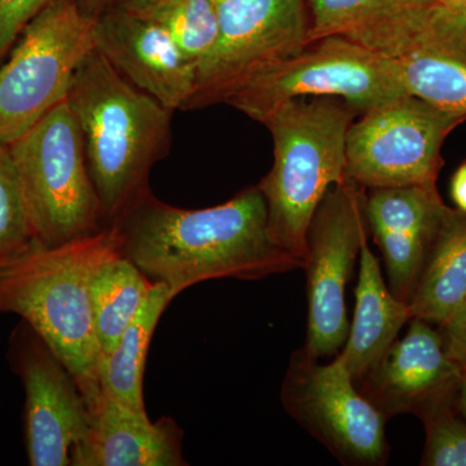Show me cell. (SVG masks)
Instances as JSON below:
<instances>
[{
  "mask_svg": "<svg viewBox=\"0 0 466 466\" xmlns=\"http://www.w3.org/2000/svg\"><path fill=\"white\" fill-rule=\"evenodd\" d=\"M446 401H437L419 413L426 429L422 465L466 466V422L456 417Z\"/></svg>",
  "mask_w": 466,
  "mask_h": 466,
  "instance_id": "cell-26",
  "label": "cell"
},
{
  "mask_svg": "<svg viewBox=\"0 0 466 466\" xmlns=\"http://www.w3.org/2000/svg\"><path fill=\"white\" fill-rule=\"evenodd\" d=\"M173 0H116L115 5L126 9V11L133 12V14L147 15L152 14L156 9L167 5Z\"/></svg>",
  "mask_w": 466,
  "mask_h": 466,
  "instance_id": "cell-30",
  "label": "cell"
},
{
  "mask_svg": "<svg viewBox=\"0 0 466 466\" xmlns=\"http://www.w3.org/2000/svg\"><path fill=\"white\" fill-rule=\"evenodd\" d=\"M8 359L25 390L27 461L70 465V452L90 431V410L75 377L24 320L9 339Z\"/></svg>",
  "mask_w": 466,
  "mask_h": 466,
  "instance_id": "cell-12",
  "label": "cell"
},
{
  "mask_svg": "<svg viewBox=\"0 0 466 466\" xmlns=\"http://www.w3.org/2000/svg\"><path fill=\"white\" fill-rule=\"evenodd\" d=\"M451 198L461 213H466V161L462 162L451 179Z\"/></svg>",
  "mask_w": 466,
  "mask_h": 466,
  "instance_id": "cell-29",
  "label": "cell"
},
{
  "mask_svg": "<svg viewBox=\"0 0 466 466\" xmlns=\"http://www.w3.org/2000/svg\"><path fill=\"white\" fill-rule=\"evenodd\" d=\"M8 148L39 244H66L108 226L66 100Z\"/></svg>",
  "mask_w": 466,
  "mask_h": 466,
  "instance_id": "cell-5",
  "label": "cell"
},
{
  "mask_svg": "<svg viewBox=\"0 0 466 466\" xmlns=\"http://www.w3.org/2000/svg\"><path fill=\"white\" fill-rule=\"evenodd\" d=\"M94 21L76 0H54L21 32L0 66V146L66 100L76 66L95 47Z\"/></svg>",
  "mask_w": 466,
  "mask_h": 466,
  "instance_id": "cell-7",
  "label": "cell"
},
{
  "mask_svg": "<svg viewBox=\"0 0 466 466\" xmlns=\"http://www.w3.org/2000/svg\"><path fill=\"white\" fill-rule=\"evenodd\" d=\"M153 285L121 251L101 263L92 278L91 302L95 330L103 355L116 348L126 328L142 309Z\"/></svg>",
  "mask_w": 466,
  "mask_h": 466,
  "instance_id": "cell-21",
  "label": "cell"
},
{
  "mask_svg": "<svg viewBox=\"0 0 466 466\" xmlns=\"http://www.w3.org/2000/svg\"><path fill=\"white\" fill-rule=\"evenodd\" d=\"M76 2H78L79 7L86 15L95 18L104 9L110 7L113 0H76Z\"/></svg>",
  "mask_w": 466,
  "mask_h": 466,
  "instance_id": "cell-31",
  "label": "cell"
},
{
  "mask_svg": "<svg viewBox=\"0 0 466 466\" xmlns=\"http://www.w3.org/2000/svg\"><path fill=\"white\" fill-rule=\"evenodd\" d=\"M34 242L25 202L8 147L0 146V265Z\"/></svg>",
  "mask_w": 466,
  "mask_h": 466,
  "instance_id": "cell-24",
  "label": "cell"
},
{
  "mask_svg": "<svg viewBox=\"0 0 466 466\" xmlns=\"http://www.w3.org/2000/svg\"><path fill=\"white\" fill-rule=\"evenodd\" d=\"M391 58L407 95L466 119V61L424 51Z\"/></svg>",
  "mask_w": 466,
  "mask_h": 466,
  "instance_id": "cell-22",
  "label": "cell"
},
{
  "mask_svg": "<svg viewBox=\"0 0 466 466\" xmlns=\"http://www.w3.org/2000/svg\"><path fill=\"white\" fill-rule=\"evenodd\" d=\"M403 95L394 58L345 36L328 35L250 76L223 103L262 122L293 99L336 97L361 115Z\"/></svg>",
  "mask_w": 466,
  "mask_h": 466,
  "instance_id": "cell-6",
  "label": "cell"
},
{
  "mask_svg": "<svg viewBox=\"0 0 466 466\" xmlns=\"http://www.w3.org/2000/svg\"><path fill=\"white\" fill-rule=\"evenodd\" d=\"M451 208L435 184L370 189L366 218L382 251L389 288L408 303Z\"/></svg>",
  "mask_w": 466,
  "mask_h": 466,
  "instance_id": "cell-14",
  "label": "cell"
},
{
  "mask_svg": "<svg viewBox=\"0 0 466 466\" xmlns=\"http://www.w3.org/2000/svg\"><path fill=\"white\" fill-rule=\"evenodd\" d=\"M352 180L333 186L315 211L308 231L309 325L305 351L336 354L349 336L345 289L366 235V196Z\"/></svg>",
  "mask_w": 466,
  "mask_h": 466,
  "instance_id": "cell-9",
  "label": "cell"
},
{
  "mask_svg": "<svg viewBox=\"0 0 466 466\" xmlns=\"http://www.w3.org/2000/svg\"><path fill=\"white\" fill-rule=\"evenodd\" d=\"M116 226L47 247L34 242L0 265V314H16L75 377L86 401L100 394L103 350L92 315L91 281L119 253Z\"/></svg>",
  "mask_w": 466,
  "mask_h": 466,
  "instance_id": "cell-2",
  "label": "cell"
},
{
  "mask_svg": "<svg viewBox=\"0 0 466 466\" xmlns=\"http://www.w3.org/2000/svg\"><path fill=\"white\" fill-rule=\"evenodd\" d=\"M213 3L219 20V41L198 70L189 108L223 103L242 82L309 45L305 0Z\"/></svg>",
  "mask_w": 466,
  "mask_h": 466,
  "instance_id": "cell-11",
  "label": "cell"
},
{
  "mask_svg": "<svg viewBox=\"0 0 466 466\" xmlns=\"http://www.w3.org/2000/svg\"><path fill=\"white\" fill-rule=\"evenodd\" d=\"M177 296L167 284L155 283L142 309L126 328L116 348L101 358V391L137 412H147L143 381L153 333L165 309Z\"/></svg>",
  "mask_w": 466,
  "mask_h": 466,
  "instance_id": "cell-20",
  "label": "cell"
},
{
  "mask_svg": "<svg viewBox=\"0 0 466 466\" xmlns=\"http://www.w3.org/2000/svg\"><path fill=\"white\" fill-rule=\"evenodd\" d=\"M339 358L319 364L299 350L291 357L283 401L303 428L345 464L376 465L388 455V416L355 389Z\"/></svg>",
  "mask_w": 466,
  "mask_h": 466,
  "instance_id": "cell-10",
  "label": "cell"
},
{
  "mask_svg": "<svg viewBox=\"0 0 466 466\" xmlns=\"http://www.w3.org/2000/svg\"><path fill=\"white\" fill-rule=\"evenodd\" d=\"M466 299V213L450 210L417 279L412 318L443 324Z\"/></svg>",
  "mask_w": 466,
  "mask_h": 466,
  "instance_id": "cell-19",
  "label": "cell"
},
{
  "mask_svg": "<svg viewBox=\"0 0 466 466\" xmlns=\"http://www.w3.org/2000/svg\"><path fill=\"white\" fill-rule=\"evenodd\" d=\"M444 345L456 364L466 372V299L441 324Z\"/></svg>",
  "mask_w": 466,
  "mask_h": 466,
  "instance_id": "cell-28",
  "label": "cell"
},
{
  "mask_svg": "<svg viewBox=\"0 0 466 466\" xmlns=\"http://www.w3.org/2000/svg\"><path fill=\"white\" fill-rule=\"evenodd\" d=\"M459 408L460 412L466 417V372L462 376L461 383H460Z\"/></svg>",
  "mask_w": 466,
  "mask_h": 466,
  "instance_id": "cell-32",
  "label": "cell"
},
{
  "mask_svg": "<svg viewBox=\"0 0 466 466\" xmlns=\"http://www.w3.org/2000/svg\"><path fill=\"white\" fill-rule=\"evenodd\" d=\"M337 35L383 56L424 51L466 61V11L435 0L377 15Z\"/></svg>",
  "mask_w": 466,
  "mask_h": 466,
  "instance_id": "cell-17",
  "label": "cell"
},
{
  "mask_svg": "<svg viewBox=\"0 0 466 466\" xmlns=\"http://www.w3.org/2000/svg\"><path fill=\"white\" fill-rule=\"evenodd\" d=\"M465 121L410 95L367 110L346 137V179L370 189L435 184L441 146Z\"/></svg>",
  "mask_w": 466,
  "mask_h": 466,
  "instance_id": "cell-8",
  "label": "cell"
},
{
  "mask_svg": "<svg viewBox=\"0 0 466 466\" xmlns=\"http://www.w3.org/2000/svg\"><path fill=\"white\" fill-rule=\"evenodd\" d=\"M94 46L119 75L165 108H189L198 69L156 21L110 5L95 17Z\"/></svg>",
  "mask_w": 466,
  "mask_h": 466,
  "instance_id": "cell-13",
  "label": "cell"
},
{
  "mask_svg": "<svg viewBox=\"0 0 466 466\" xmlns=\"http://www.w3.org/2000/svg\"><path fill=\"white\" fill-rule=\"evenodd\" d=\"M354 320L339 359L352 379H361L382 357L410 319V306L398 299L383 281L375 254L361 242L360 272Z\"/></svg>",
  "mask_w": 466,
  "mask_h": 466,
  "instance_id": "cell-18",
  "label": "cell"
},
{
  "mask_svg": "<svg viewBox=\"0 0 466 466\" xmlns=\"http://www.w3.org/2000/svg\"><path fill=\"white\" fill-rule=\"evenodd\" d=\"M144 17L164 27L184 58L198 70L219 41V20L213 0H173Z\"/></svg>",
  "mask_w": 466,
  "mask_h": 466,
  "instance_id": "cell-23",
  "label": "cell"
},
{
  "mask_svg": "<svg viewBox=\"0 0 466 466\" xmlns=\"http://www.w3.org/2000/svg\"><path fill=\"white\" fill-rule=\"evenodd\" d=\"M119 248L153 283L175 293L211 279L257 280L302 267L269 238L258 186L207 208H180L147 191L112 223Z\"/></svg>",
  "mask_w": 466,
  "mask_h": 466,
  "instance_id": "cell-1",
  "label": "cell"
},
{
  "mask_svg": "<svg viewBox=\"0 0 466 466\" xmlns=\"http://www.w3.org/2000/svg\"><path fill=\"white\" fill-rule=\"evenodd\" d=\"M412 319L404 339L392 342L363 376L368 400L388 417L420 413L447 400L464 376L447 352L441 334L428 321Z\"/></svg>",
  "mask_w": 466,
  "mask_h": 466,
  "instance_id": "cell-15",
  "label": "cell"
},
{
  "mask_svg": "<svg viewBox=\"0 0 466 466\" xmlns=\"http://www.w3.org/2000/svg\"><path fill=\"white\" fill-rule=\"evenodd\" d=\"M358 110L336 97L293 99L260 124L274 139V167L259 184L272 242L302 260L315 211L327 192L345 182L346 137Z\"/></svg>",
  "mask_w": 466,
  "mask_h": 466,
  "instance_id": "cell-4",
  "label": "cell"
},
{
  "mask_svg": "<svg viewBox=\"0 0 466 466\" xmlns=\"http://www.w3.org/2000/svg\"><path fill=\"white\" fill-rule=\"evenodd\" d=\"M90 431L70 452L73 466H184L183 431L173 419L150 421L100 392L87 401Z\"/></svg>",
  "mask_w": 466,
  "mask_h": 466,
  "instance_id": "cell-16",
  "label": "cell"
},
{
  "mask_svg": "<svg viewBox=\"0 0 466 466\" xmlns=\"http://www.w3.org/2000/svg\"><path fill=\"white\" fill-rule=\"evenodd\" d=\"M429 2L434 0H309V43L341 34L377 15Z\"/></svg>",
  "mask_w": 466,
  "mask_h": 466,
  "instance_id": "cell-25",
  "label": "cell"
},
{
  "mask_svg": "<svg viewBox=\"0 0 466 466\" xmlns=\"http://www.w3.org/2000/svg\"><path fill=\"white\" fill-rule=\"evenodd\" d=\"M54 0H0V61L18 35Z\"/></svg>",
  "mask_w": 466,
  "mask_h": 466,
  "instance_id": "cell-27",
  "label": "cell"
},
{
  "mask_svg": "<svg viewBox=\"0 0 466 466\" xmlns=\"http://www.w3.org/2000/svg\"><path fill=\"white\" fill-rule=\"evenodd\" d=\"M82 137L106 225L148 191L150 168L167 155L173 110L135 87L92 48L66 96Z\"/></svg>",
  "mask_w": 466,
  "mask_h": 466,
  "instance_id": "cell-3",
  "label": "cell"
},
{
  "mask_svg": "<svg viewBox=\"0 0 466 466\" xmlns=\"http://www.w3.org/2000/svg\"><path fill=\"white\" fill-rule=\"evenodd\" d=\"M435 2L447 5V7L466 11V0H435Z\"/></svg>",
  "mask_w": 466,
  "mask_h": 466,
  "instance_id": "cell-33",
  "label": "cell"
}]
</instances>
